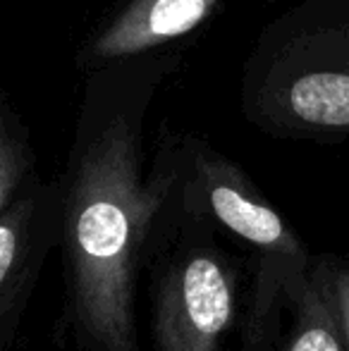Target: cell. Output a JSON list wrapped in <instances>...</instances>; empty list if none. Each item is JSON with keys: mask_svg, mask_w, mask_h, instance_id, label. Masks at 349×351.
<instances>
[{"mask_svg": "<svg viewBox=\"0 0 349 351\" xmlns=\"http://www.w3.org/2000/svg\"><path fill=\"white\" fill-rule=\"evenodd\" d=\"M175 48L84 74L67 170L58 182L70 323L84 351H146L139 289L151 232L175 184V127L146 158V122L180 70Z\"/></svg>", "mask_w": 349, "mask_h": 351, "instance_id": "6da1fadb", "label": "cell"}, {"mask_svg": "<svg viewBox=\"0 0 349 351\" xmlns=\"http://www.w3.org/2000/svg\"><path fill=\"white\" fill-rule=\"evenodd\" d=\"M239 108L275 139H349V0H299L268 19L244 60Z\"/></svg>", "mask_w": 349, "mask_h": 351, "instance_id": "7a4b0ae2", "label": "cell"}, {"mask_svg": "<svg viewBox=\"0 0 349 351\" xmlns=\"http://www.w3.org/2000/svg\"><path fill=\"white\" fill-rule=\"evenodd\" d=\"M175 184L146 254L151 351H228V337L242 323L249 258L210 225L186 215Z\"/></svg>", "mask_w": 349, "mask_h": 351, "instance_id": "3957f363", "label": "cell"}, {"mask_svg": "<svg viewBox=\"0 0 349 351\" xmlns=\"http://www.w3.org/2000/svg\"><path fill=\"white\" fill-rule=\"evenodd\" d=\"M175 151V194L186 215L232 241L249 258L252 275H273L289 285L309 282L316 254L239 162L194 132L177 130Z\"/></svg>", "mask_w": 349, "mask_h": 351, "instance_id": "277c9868", "label": "cell"}, {"mask_svg": "<svg viewBox=\"0 0 349 351\" xmlns=\"http://www.w3.org/2000/svg\"><path fill=\"white\" fill-rule=\"evenodd\" d=\"M239 351H347L316 268L304 285L249 273Z\"/></svg>", "mask_w": 349, "mask_h": 351, "instance_id": "5b68a950", "label": "cell"}, {"mask_svg": "<svg viewBox=\"0 0 349 351\" xmlns=\"http://www.w3.org/2000/svg\"><path fill=\"white\" fill-rule=\"evenodd\" d=\"M225 0H120L77 51V70L96 72L132 58L165 51L199 32Z\"/></svg>", "mask_w": 349, "mask_h": 351, "instance_id": "8992f818", "label": "cell"}, {"mask_svg": "<svg viewBox=\"0 0 349 351\" xmlns=\"http://www.w3.org/2000/svg\"><path fill=\"white\" fill-rule=\"evenodd\" d=\"M60 230L58 184L34 180L0 215V328L19 308Z\"/></svg>", "mask_w": 349, "mask_h": 351, "instance_id": "52a82bcc", "label": "cell"}, {"mask_svg": "<svg viewBox=\"0 0 349 351\" xmlns=\"http://www.w3.org/2000/svg\"><path fill=\"white\" fill-rule=\"evenodd\" d=\"M34 182V151L27 127L0 93V215Z\"/></svg>", "mask_w": 349, "mask_h": 351, "instance_id": "ba28073f", "label": "cell"}, {"mask_svg": "<svg viewBox=\"0 0 349 351\" xmlns=\"http://www.w3.org/2000/svg\"><path fill=\"white\" fill-rule=\"evenodd\" d=\"M313 268L349 351V258L337 254H316Z\"/></svg>", "mask_w": 349, "mask_h": 351, "instance_id": "9c48e42d", "label": "cell"}]
</instances>
